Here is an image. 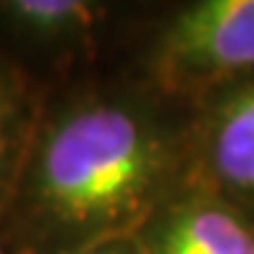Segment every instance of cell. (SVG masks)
Listing matches in <instances>:
<instances>
[{
  "label": "cell",
  "mask_w": 254,
  "mask_h": 254,
  "mask_svg": "<svg viewBox=\"0 0 254 254\" xmlns=\"http://www.w3.org/2000/svg\"><path fill=\"white\" fill-rule=\"evenodd\" d=\"M186 123L139 75L50 90L0 214L12 254L129 238L184 184Z\"/></svg>",
  "instance_id": "1"
},
{
  "label": "cell",
  "mask_w": 254,
  "mask_h": 254,
  "mask_svg": "<svg viewBox=\"0 0 254 254\" xmlns=\"http://www.w3.org/2000/svg\"><path fill=\"white\" fill-rule=\"evenodd\" d=\"M136 75L184 109L252 80L254 0H198L177 7L153 31Z\"/></svg>",
  "instance_id": "2"
},
{
  "label": "cell",
  "mask_w": 254,
  "mask_h": 254,
  "mask_svg": "<svg viewBox=\"0 0 254 254\" xmlns=\"http://www.w3.org/2000/svg\"><path fill=\"white\" fill-rule=\"evenodd\" d=\"M184 184L209 190L254 224V78L189 109Z\"/></svg>",
  "instance_id": "3"
},
{
  "label": "cell",
  "mask_w": 254,
  "mask_h": 254,
  "mask_svg": "<svg viewBox=\"0 0 254 254\" xmlns=\"http://www.w3.org/2000/svg\"><path fill=\"white\" fill-rule=\"evenodd\" d=\"M132 240L141 254H254V224L209 190L182 184Z\"/></svg>",
  "instance_id": "4"
},
{
  "label": "cell",
  "mask_w": 254,
  "mask_h": 254,
  "mask_svg": "<svg viewBox=\"0 0 254 254\" xmlns=\"http://www.w3.org/2000/svg\"><path fill=\"white\" fill-rule=\"evenodd\" d=\"M106 21L109 7L92 0H0V38L57 64L90 59Z\"/></svg>",
  "instance_id": "5"
},
{
  "label": "cell",
  "mask_w": 254,
  "mask_h": 254,
  "mask_svg": "<svg viewBox=\"0 0 254 254\" xmlns=\"http://www.w3.org/2000/svg\"><path fill=\"white\" fill-rule=\"evenodd\" d=\"M47 94L50 87L40 85L0 38V214L17 182Z\"/></svg>",
  "instance_id": "6"
},
{
  "label": "cell",
  "mask_w": 254,
  "mask_h": 254,
  "mask_svg": "<svg viewBox=\"0 0 254 254\" xmlns=\"http://www.w3.org/2000/svg\"><path fill=\"white\" fill-rule=\"evenodd\" d=\"M68 254H141L136 243L129 238H116V240H106V243H99V245L85 247V250H75V252Z\"/></svg>",
  "instance_id": "7"
},
{
  "label": "cell",
  "mask_w": 254,
  "mask_h": 254,
  "mask_svg": "<svg viewBox=\"0 0 254 254\" xmlns=\"http://www.w3.org/2000/svg\"><path fill=\"white\" fill-rule=\"evenodd\" d=\"M0 254H12L7 240H5V233H2V226H0Z\"/></svg>",
  "instance_id": "8"
}]
</instances>
